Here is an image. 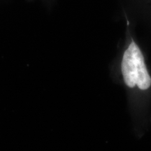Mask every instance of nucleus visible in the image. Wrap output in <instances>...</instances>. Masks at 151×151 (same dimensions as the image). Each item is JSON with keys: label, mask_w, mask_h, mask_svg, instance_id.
I'll use <instances>...</instances> for the list:
<instances>
[{"label": "nucleus", "mask_w": 151, "mask_h": 151, "mask_svg": "<svg viewBox=\"0 0 151 151\" xmlns=\"http://www.w3.org/2000/svg\"><path fill=\"white\" fill-rule=\"evenodd\" d=\"M121 71L124 83L129 88L137 86L140 90H148L151 78L140 48L133 39L124 50L121 61Z\"/></svg>", "instance_id": "1"}]
</instances>
